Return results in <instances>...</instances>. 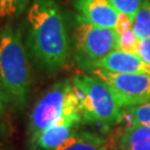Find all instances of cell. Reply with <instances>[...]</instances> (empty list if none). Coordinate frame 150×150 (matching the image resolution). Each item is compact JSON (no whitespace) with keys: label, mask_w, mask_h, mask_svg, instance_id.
<instances>
[{"label":"cell","mask_w":150,"mask_h":150,"mask_svg":"<svg viewBox=\"0 0 150 150\" xmlns=\"http://www.w3.org/2000/svg\"><path fill=\"white\" fill-rule=\"evenodd\" d=\"M28 46L46 70H60L69 57V37L58 0H31L27 13Z\"/></svg>","instance_id":"1"},{"label":"cell","mask_w":150,"mask_h":150,"mask_svg":"<svg viewBox=\"0 0 150 150\" xmlns=\"http://www.w3.org/2000/svg\"><path fill=\"white\" fill-rule=\"evenodd\" d=\"M0 82L17 107L26 106L30 93V66L20 29L6 25L0 32Z\"/></svg>","instance_id":"2"},{"label":"cell","mask_w":150,"mask_h":150,"mask_svg":"<svg viewBox=\"0 0 150 150\" xmlns=\"http://www.w3.org/2000/svg\"><path fill=\"white\" fill-rule=\"evenodd\" d=\"M72 83L79 101L82 121L111 126L121 121L122 108L111 89L95 75L77 74Z\"/></svg>","instance_id":"3"},{"label":"cell","mask_w":150,"mask_h":150,"mask_svg":"<svg viewBox=\"0 0 150 150\" xmlns=\"http://www.w3.org/2000/svg\"><path fill=\"white\" fill-rule=\"evenodd\" d=\"M75 113H80V108L72 79L57 81L32 108L28 126L30 140L62 118Z\"/></svg>","instance_id":"4"},{"label":"cell","mask_w":150,"mask_h":150,"mask_svg":"<svg viewBox=\"0 0 150 150\" xmlns=\"http://www.w3.org/2000/svg\"><path fill=\"white\" fill-rule=\"evenodd\" d=\"M75 58L83 69H91L93 64L119 49V35L112 28L99 27L77 17L72 30Z\"/></svg>","instance_id":"5"},{"label":"cell","mask_w":150,"mask_h":150,"mask_svg":"<svg viewBox=\"0 0 150 150\" xmlns=\"http://www.w3.org/2000/svg\"><path fill=\"white\" fill-rule=\"evenodd\" d=\"M92 75L107 83L121 108L150 101V74H119L93 69Z\"/></svg>","instance_id":"6"},{"label":"cell","mask_w":150,"mask_h":150,"mask_svg":"<svg viewBox=\"0 0 150 150\" xmlns=\"http://www.w3.org/2000/svg\"><path fill=\"white\" fill-rule=\"evenodd\" d=\"M81 121V113H75L64 117L31 139L32 149L60 150L78 131L77 129Z\"/></svg>","instance_id":"7"},{"label":"cell","mask_w":150,"mask_h":150,"mask_svg":"<svg viewBox=\"0 0 150 150\" xmlns=\"http://www.w3.org/2000/svg\"><path fill=\"white\" fill-rule=\"evenodd\" d=\"M119 74H150V66L146 64L139 54L127 52L120 49L113 50L103 58L98 60L91 67Z\"/></svg>","instance_id":"8"},{"label":"cell","mask_w":150,"mask_h":150,"mask_svg":"<svg viewBox=\"0 0 150 150\" xmlns=\"http://www.w3.org/2000/svg\"><path fill=\"white\" fill-rule=\"evenodd\" d=\"M79 16L92 25L115 29L119 11L109 0H74Z\"/></svg>","instance_id":"9"},{"label":"cell","mask_w":150,"mask_h":150,"mask_svg":"<svg viewBox=\"0 0 150 150\" xmlns=\"http://www.w3.org/2000/svg\"><path fill=\"white\" fill-rule=\"evenodd\" d=\"M118 150H150V126H127L119 137Z\"/></svg>","instance_id":"10"},{"label":"cell","mask_w":150,"mask_h":150,"mask_svg":"<svg viewBox=\"0 0 150 150\" xmlns=\"http://www.w3.org/2000/svg\"><path fill=\"white\" fill-rule=\"evenodd\" d=\"M111 142L105 137L89 131H77L60 150H109Z\"/></svg>","instance_id":"11"},{"label":"cell","mask_w":150,"mask_h":150,"mask_svg":"<svg viewBox=\"0 0 150 150\" xmlns=\"http://www.w3.org/2000/svg\"><path fill=\"white\" fill-rule=\"evenodd\" d=\"M132 29L139 40L150 39V0H142L132 20Z\"/></svg>","instance_id":"12"},{"label":"cell","mask_w":150,"mask_h":150,"mask_svg":"<svg viewBox=\"0 0 150 150\" xmlns=\"http://www.w3.org/2000/svg\"><path fill=\"white\" fill-rule=\"evenodd\" d=\"M121 120H126L128 122V126H150V101L126 108Z\"/></svg>","instance_id":"13"},{"label":"cell","mask_w":150,"mask_h":150,"mask_svg":"<svg viewBox=\"0 0 150 150\" xmlns=\"http://www.w3.org/2000/svg\"><path fill=\"white\" fill-rule=\"evenodd\" d=\"M31 0H0V18H16L27 9Z\"/></svg>","instance_id":"14"},{"label":"cell","mask_w":150,"mask_h":150,"mask_svg":"<svg viewBox=\"0 0 150 150\" xmlns=\"http://www.w3.org/2000/svg\"><path fill=\"white\" fill-rule=\"evenodd\" d=\"M138 46H139V39L137 38L132 28L119 35V49L120 50L138 54Z\"/></svg>","instance_id":"15"},{"label":"cell","mask_w":150,"mask_h":150,"mask_svg":"<svg viewBox=\"0 0 150 150\" xmlns=\"http://www.w3.org/2000/svg\"><path fill=\"white\" fill-rule=\"evenodd\" d=\"M109 1L119 12L127 15L132 21L142 0H109Z\"/></svg>","instance_id":"16"},{"label":"cell","mask_w":150,"mask_h":150,"mask_svg":"<svg viewBox=\"0 0 150 150\" xmlns=\"http://www.w3.org/2000/svg\"><path fill=\"white\" fill-rule=\"evenodd\" d=\"M131 28H132V21H131V19L127 15L119 12L118 21H117L116 27H115V30L117 31V33L120 35V33L127 31V30L131 29Z\"/></svg>","instance_id":"17"},{"label":"cell","mask_w":150,"mask_h":150,"mask_svg":"<svg viewBox=\"0 0 150 150\" xmlns=\"http://www.w3.org/2000/svg\"><path fill=\"white\" fill-rule=\"evenodd\" d=\"M138 54L146 64H148L150 66V39L139 40Z\"/></svg>","instance_id":"18"},{"label":"cell","mask_w":150,"mask_h":150,"mask_svg":"<svg viewBox=\"0 0 150 150\" xmlns=\"http://www.w3.org/2000/svg\"><path fill=\"white\" fill-rule=\"evenodd\" d=\"M2 109H4V103H2V98H1V95H0V113L2 112Z\"/></svg>","instance_id":"19"}]
</instances>
